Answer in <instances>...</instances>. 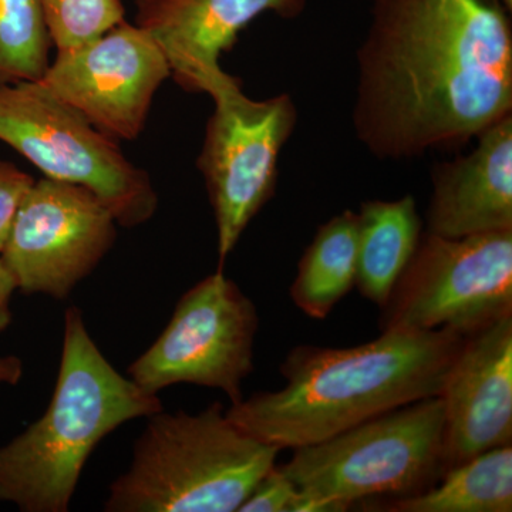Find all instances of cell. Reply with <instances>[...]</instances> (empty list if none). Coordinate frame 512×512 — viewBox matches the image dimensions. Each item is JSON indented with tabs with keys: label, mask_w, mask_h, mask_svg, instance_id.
Returning <instances> with one entry per match:
<instances>
[{
	"label": "cell",
	"mask_w": 512,
	"mask_h": 512,
	"mask_svg": "<svg viewBox=\"0 0 512 512\" xmlns=\"http://www.w3.org/2000/svg\"><path fill=\"white\" fill-rule=\"evenodd\" d=\"M510 15L500 0H373L353 109L369 153L460 147L512 114Z\"/></svg>",
	"instance_id": "cell-1"
},
{
	"label": "cell",
	"mask_w": 512,
	"mask_h": 512,
	"mask_svg": "<svg viewBox=\"0 0 512 512\" xmlns=\"http://www.w3.org/2000/svg\"><path fill=\"white\" fill-rule=\"evenodd\" d=\"M464 336L450 328L382 330L355 348L298 346L281 365L286 384L234 403L227 416L281 448L319 443L397 407L440 396Z\"/></svg>",
	"instance_id": "cell-2"
},
{
	"label": "cell",
	"mask_w": 512,
	"mask_h": 512,
	"mask_svg": "<svg viewBox=\"0 0 512 512\" xmlns=\"http://www.w3.org/2000/svg\"><path fill=\"white\" fill-rule=\"evenodd\" d=\"M156 393L117 372L80 309L64 315L62 359L45 414L0 447V501L23 512L69 511L94 448L121 424L161 412Z\"/></svg>",
	"instance_id": "cell-3"
},
{
	"label": "cell",
	"mask_w": 512,
	"mask_h": 512,
	"mask_svg": "<svg viewBox=\"0 0 512 512\" xmlns=\"http://www.w3.org/2000/svg\"><path fill=\"white\" fill-rule=\"evenodd\" d=\"M281 448L232 423L221 403L148 417L107 512H235L276 466Z\"/></svg>",
	"instance_id": "cell-4"
},
{
	"label": "cell",
	"mask_w": 512,
	"mask_h": 512,
	"mask_svg": "<svg viewBox=\"0 0 512 512\" xmlns=\"http://www.w3.org/2000/svg\"><path fill=\"white\" fill-rule=\"evenodd\" d=\"M444 427L443 397H427L295 448L279 470L338 512L379 495L407 497L443 476Z\"/></svg>",
	"instance_id": "cell-5"
},
{
	"label": "cell",
	"mask_w": 512,
	"mask_h": 512,
	"mask_svg": "<svg viewBox=\"0 0 512 512\" xmlns=\"http://www.w3.org/2000/svg\"><path fill=\"white\" fill-rule=\"evenodd\" d=\"M0 141L46 178L89 188L120 227H138L156 214L158 195L147 171L40 80L0 86Z\"/></svg>",
	"instance_id": "cell-6"
},
{
	"label": "cell",
	"mask_w": 512,
	"mask_h": 512,
	"mask_svg": "<svg viewBox=\"0 0 512 512\" xmlns=\"http://www.w3.org/2000/svg\"><path fill=\"white\" fill-rule=\"evenodd\" d=\"M382 309V330L450 328L464 338L512 315V229L424 232Z\"/></svg>",
	"instance_id": "cell-7"
},
{
	"label": "cell",
	"mask_w": 512,
	"mask_h": 512,
	"mask_svg": "<svg viewBox=\"0 0 512 512\" xmlns=\"http://www.w3.org/2000/svg\"><path fill=\"white\" fill-rule=\"evenodd\" d=\"M211 99L215 109L197 167L217 222L222 269L245 229L274 195L279 154L292 136L298 111L289 94L249 99L237 79Z\"/></svg>",
	"instance_id": "cell-8"
},
{
	"label": "cell",
	"mask_w": 512,
	"mask_h": 512,
	"mask_svg": "<svg viewBox=\"0 0 512 512\" xmlns=\"http://www.w3.org/2000/svg\"><path fill=\"white\" fill-rule=\"evenodd\" d=\"M258 325L254 302L218 269L181 296L167 328L127 375L150 393L187 383L241 402V384L254 372Z\"/></svg>",
	"instance_id": "cell-9"
},
{
	"label": "cell",
	"mask_w": 512,
	"mask_h": 512,
	"mask_svg": "<svg viewBox=\"0 0 512 512\" xmlns=\"http://www.w3.org/2000/svg\"><path fill=\"white\" fill-rule=\"evenodd\" d=\"M116 225L89 188L40 178L20 202L0 259L18 291L62 301L113 247Z\"/></svg>",
	"instance_id": "cell-10"
},
{
	"label": "cell",
	"mask_w": 512,
	"mask_h": 512,
	"mask_svg": "<svg viewBox=\"0 0 512 512\" xmlns=\"http://www.w3.org/2000/svg\"><path fill=\"white\" fill-rule=\"evenodd\" d=\"M170 76L156 42L124 20L90 42L57 50L40 82L107 136L134 141Z\"/></svg>",
	"instance_id": "cell-11"
},
{
	"label": "cell",
	"mask_w": 512,
	"mask_h": 512,
	"mask_svg": "<svg viewBox=\"0 0 512 512\" xmlns=\"http://www.w3.org/2000/svg\"><path fill=\"white\" fill-rule=\"evenodd\" d=\"M306 0H136V22L156 42L171 76L190 93L212 96L234 82L220 66L252 20L302 15Z\"/></svg>",
	"instance_id": "cell-12"
},
{
	"label": "cell",
	"mask_w": 512,
	"mask_h": 512,
	"mask_svg": "<svg viewBox=\"0 0 512 512\" xmlns=\"http://www.w3.org/2000/svg\"><path fill=\"white\" fill-rule=\"evenodd\" d=\"M443 474L512 441V315L468 336L444 384Z\"/></svg>",
	"instance_id": "cell-13"
},
{
	"label": "cell",
	"mask_w": 512,
	"mask_h": 512,
	"mask_svg": "<svg viewBox=\"0 0 512 512\" xmlns=\"http://www.w3.org/2000/svg\"><path fill=\"white\" fill-rule=\"evenodd\" d=\"M476 138L471 153L433 168L429 234L463 238L512 229V114Z\"/></svg>",
	"instance_id": "cell-14"
},
{
	"label": "cell",
	"mask_w": 512,
	"mask_h": 512,
	"mask_svg": "<svg viewBox=\"0 0 512 512\" xmlns=\"http://www.w3.org/2000/svg\"><path fill=\"white\" fill-rule=\"evenodd\" d=\"M421 238V220L410 195L366 201L357 212V274L360 293L383 308Z\"/></svg>",
	"instance_id": "cell-15"
},
{
	"label": "cell",
	"mask_w": 512,
	"mask_h": 512,
	"mask_svg": "<svg viewBox=\"0 0 512 512\" xmlns=\"http://www.w3.org/2000/svg\"><path fill=\"white\" fill-rule=\"evenodd\" d=\"M357 214L346 210L323 224L299 261L289 295L305 315L328 318L356 285Z\"/></svg>",
	"instance_id": "cell-16"
},
{
	"label": "cell",
	"mask_w": 512,
	"mask_h": 512,
	"mask_svg": "<svg viewBox=\"0 0 512 512\" xmlns=\"http://www.w3.org/2000/svg\"><path fill=\"white\" fill-rule=\"evenodd\" d=\"M437 487L397 498L394 512H511L512 447L491 448L450 468Z\"/></svg>",
	"instance_id": "cell-17"
},
{
	"label": "cell",
	"mask_w": 512,
	"mask_h": 512,
	"mask_svg": "<svg viewBox=\"0 0 512 512\" xmlns=\"http://www.w3.org/2000/svg\"><path fill=\"white\" fill-rule=\"evenodd\" d=\"M52 46L40 0H0V86L42 80Z\"/></svg>",
	"instance_id": "cell-18"
},
{
	"label": "cell",
	"mask_w": 512,
	"mask_h": 512,
	"mask_svg": "<svg viewBox=\"0 0 512 512\" xmlns=\"http://www.w3.org/2000/svg\"><path fill=\"white\" fill-rule=\"evenodd\" d=\"M57 50L90 42L124 22L123 0H40Z\"/></svg>",
	"instance_id": "cell-19"
},
{
	"label": "cell",
	"mask_w": 512,
	"mask_h": 512,
	"mask_svg": "<svg viewBox=\"0 0 512 512\" xmlns=\"http://www.w3.org/2000/svg\"><path fill=\"white\" fill-rule=\"evenodd\" d=\"M298 497L299 488L275 466L255 485L238 512H293Z\"/></svg>",
	"instance_id": "cell-20"
},
{
	"label": "cell",
	"mask_w": 512,
	"mask_h": 512,
	"mask_svg": "<svg viewBox=\"0 0 512 512\" xmlns=\"http://www.w3.org/2000/svg\"><path fill=\"white\" fill-rule=\"evenodd\" d=\"M33 183L35 180L15 164L0 160V252L5 247L20 202Z\"/></svg>",
	"instance_id": "cell-21"
},
{
	"label": "cell",
	"mask_w": 512,
	"mask_h": 512,
	"mask_svg": "<svg viewBox=\"0 0 512 512\" xmlns=\"http://www.w3.org/2000/svg\"><path fill=\"white\" fill-rule=\"evenodd\" d=\"M16 291H18V286H16L15 279L0 259V335L9 328L10 322H12L10 301Z\"/></svg>",
	"instance_id": "cell-22"
},
{
	"label": "cell",
	"mask_w": 512,
	"mask_h": 512,
	"mask_svg": "<svg viewBox=\"0 0 512 512\" xmlns=\"http://www.w3.org/2000/svg\"><path fill=\"white\" fill-rule=\"evenodd\" d=\"M23 376V363L16 356H0V386H16Z\"/></svg>",
	"instance_id": "cell-23"
},
{
	"label": "cell",
	"mask_w": 512,
	"mask_h": 512,
	"mask_svg": "<svg viewBox=\"0 0 512 512\" xmlns=\"http://www.w3.org/2000/svg\"><path fill=\"white\" fill-rule=\"evenodd\" d=\"M503 3L504 8L508 10V12H512V0H500Z\"/></svg>",
	"instance_id": "cell-24"
}]
</instances>
